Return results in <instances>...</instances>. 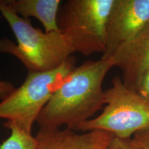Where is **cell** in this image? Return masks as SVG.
<instances>
[{"instance_id": "cell-4", "label": "cell", "mask_w": 149, "mask_h": 149, "mask_svg": "<svg viewBox=\"0 0 149 149\" xmlns=\"http://www.w3.org/2000/svg\"><path fill=\"white\" fill-rule=\"evenodd\" d=\"M104 95L102 113L81 124L77 131L101 130L118 138L129 139L149 126V100L127 86L120 76L113 78Z\"/></svg>"}, {"instance_id": "cell-12", "label": "cell", "mask_w": 149, "mask_h": 149, "mask_svg": "<svg viewBox=\"0 0 149 149\" xmlns=\"http://www.w3.org/2000/svg\"><path fill=\"white\" fill-rule=\"evenodd\" d=\"M15 86L13 84L8 81L0 80V100H5L15 90Z\"/></svg>"}, {"instance_id": "cell-11", "label": "cell", "mask_w": 149, "mask_h": 149, "mask_svg": "<svg viewBox=\"0 0 149 149\" xmlns=\"http://www.w3.org/2000/svg\"><path fill=\"white\" fill-rule=\"evenodd\" d=\"M132 139L141 149H149V126L137 132Z\"/></svg>"}, {"instance_id": "cell-6", "label": "cell", "mask_w": 149, "mask_h": 149, "mask_svg": "<svg viewBox=\"0 0 149 149\" xmlns=\"http://www.w3.org/2000/svg\"><path fill=\"white\" fill-rule=\"evenodd\" d=\"M149 23V0H114L107 23V45L102 55L110 58Z\"/></svg>"}, {"instance_id": "cell-7", "label": "cell", "mask_w": 149, "mask_h": 149, "mask_svg": "<svg viewBox=\"0 0 149 149\" xmlns=\"http://www.w3.org/2000/svg\"><path fill=\"white\" fill-rule=\"evenodd\" d=\"M113 67L122 72L123 82L137 90L141 79L149 70V23L113 53Z\"/></svg>"}, {"instance_id": "cell-8", "label": "cell", "mask_w": 149, "mask_h": 149, "mask_svg": "<svg viewBox=\"0 0 149 149\" xmlns=\"http://www.w3.org/2000/svg\"><path fill=\"white\" fill-rule=\"evenodd\" d=\"M13 10L27 20L30 17L37 18L44 26L45 33L60 32L57 16L60 0H9L6 1Z\"/></svg>"}, {"instance_id": "cell-10", "label": "cell", "mask_w": 149, "mask_h": 149, "mask_svg": "<svg viewBox=\"0 0 149 149\" xmlns=\"http://www.w3.org/2000/svg\"><path fill=\"white\" fill-rule=\"evenodd\" d=\"M104 149H141L132 138L120 139L114 137Z\"/></svg>"}, {"instance_id": "cell-1", "label": "cell", "mask_w": 149, "mask_h": 149, "mask_svg": "<svg viewBox=\"0 0 149 149\" xmlns=\"http://www.w3.org/2000/svg\"><path fill=\"white\" fill-rule=\"evenodd\" d=\"M112 68V59L103 57L86 60L75 67L37 117L40 128L53 129L66 126L67 129L77 131L105 105L102 84Z\"/></svg>"}, {"instance_id": "cell-5", "label": "cell", "mask_w": 149, "mask_h": 149, "mask_svg": "<svg viewBox=\"0 0 149 149\" xmlns=\"http://www.w3.org/2000/svg\"><path fill=\"white\" fill-rule=\"evenodd\" d=\"M114 0H68L59 8L57 24L74 52L84 56L107 45V23Z\"/></svg>"}, {"instance_id": "cell-9", "label": "cell", "mask_w": 149, "mask_h": 149, "mask_svg": "<svg viewBox=\"0 0 149 149\" xmlns=\"http://www.w3.org/2000/svg\"><path fill=\"white\" fill-rule=\"evenodd\" d=\"M4 127L11 130L9 137L0 145V149H38L36 137L19 129L16 126L6 122Z\"/></svg>"}, {"instance_id": "cell-13", "label": "cell", "mask_w": 149, "mask_h": 149, "mask_svg": "<svg viewBox=\"0 0 149 149\" xmlns=\"http://www.w3.org/2000/svg\"><path fill=\"white\" fill-rule=\"evenodd\" d=\"M137 91L141 95L149 100V70L141 79L137 88Z\"/></svg>"}, {"instance_id": "cell-2", "label": "cell", "mask_w": 149, "mask_h": 149, "mask_svg": "<svg viewBox=\"0 0 149 149\" xmlns=\"http://www.w3.org/2000/svg\"><path fill=\"white\" fill-rule=\"evenodd\" d=\"M0 12L8 22L17 44L6 38L0 39V53H9L19 59L30 72L52 70L60 66L74 53L61 32L45 33L35 29L19 16L6 1L0 0Z\"/></svg>"}, {"instance_id": "cell-3", "label": "cell", "mask_w": 149, "mask_h": 149, "mask_svg": "<svg viewBox=\"0 0 149 149\" xmlns=\"http://www.w3.org/2000/svg\"><path fill=\"white\" fill-rule=\"evenodd\" d=\"M70 56L60 66L47 72H29L24 83L0 102V118L32 134L35 122L52 95L75 68Z\"/></svg>"}]
</instances>
